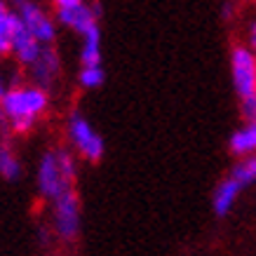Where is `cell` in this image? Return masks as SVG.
<instances>
[{
  "label": "cell",
  "mask_w": 256,
  "mask_h": 256,
  "mask_svg": "<svg viewBox=\"0 0 256 256\" xmlns=\"http://www.w3.org/2000/svg\"><path fill=\"white\" fill-rule=\"evenodd\" d=\"M50 108V92L38 85H14L0 99V113L8 130L16 136L33 132V127Z\"/></svg>",
  "instance_id": "obj_1"
},
{
  "label": "cell",
  "mask_w": 256,
  "mask_h": 256,
  "mask_svg": "<svg viewBox=\"0 0 256 256\" xmlns=\"http://www.w3.org/2000/svg\"><path fill=\"white\" fill-rule=\"evenodd\" d=\"M66 136H68L70 148H73L82 160H87V162H92V164L101 162V158H104V153H106L104 136L94 130L92 122H90L80 110H73V113L68 116V122H66Z\"/></svg>",
  "instance_id": "obj_2"
},
{
  "label": "cell",
  "mask_w": 256,
  "mask_h": 256,
  "mask_svg": "<svg viewBox=\"0 0 256 256\" xmlns=\"http://www.w3.org/2000/svg\"><path fill=\"white\" fill-rule=\"evenodd\" d=\"M52 230L62 242H73L80 233V195L76 188L52 202Z\"/></svg>",
  "instance_id": "obj_3"
},
{
  "label": "cell",
  "mask_w": 256,
  "mask_h": 256,
  "mask_svg": "<svg viewBox=\"0 0 256 256\" xmlns=\"http://www.w3.org/2000/svg\"><path fill=\"white\" fill-rule=\"evenodd\" d=\"M8 2L12 5V10H14L16 14H19L24 26L36 36V40H38L40 45L52 47V42H54V38H56L54 19L47 14L38 2H33V0H8Z\"/></svg>",
  "instance_id": "obj_4"
},
{
  "label": "cell",
  "mask_w": 256,
  "mask_h": 256,
  "mask_svg": "<svg viewBox=\"0 0 256 256\" xmlns=\"http://www.w3.org/2000/svg\"><path fill=\"white\" fill-rule=\"evenodd\" d=\"M230 76L238 96H256V52L249 45H233L230 50Z\"/></svg>",
  "instance_id": "obj_5"
},
{
  "label": "cell",
  "mask_w": 256,
  "mask_h": 256,
  "mask_svg": "<svg viewBox=\"0 0 256 256\" xmlns=\"http://www.w3.org/2000/svg\"><path fill=\"white\" fill-rule=\"evenodd\" d=\"M36 186H38L40 198H45L47 202H54L59 195L70 190L73 186L66 184V178L62 174L59 160H56V150H45L38 160V170H36Z\"/></svg>",
  "instance_id": "obj_6"
},
{
  "label": "cell",
  "mask_w": 256,
  "mask_h": 256,
  "mask_svg": "<svg viewBox=\"0 0 256 256\" xmlns=\"http://www.w3.org/2000/svg\"><path fill=\"white\" fill-rule=\"evenodd\" d=\"M54 19H56V24H62V26H66V28H70V31L80 33V36L85 38L94 26H99L101 5L99 2H82V5H78V8L56 10Z\"/></svg>",
  "instance_id": "obj_7"
},
{
  "label": "cell",
  "mask_w": 256,
  "mask_h": 256,
  "mask_svg": "<svg viewBox=\"0 0 256 256\" xmlns=\"http://www.w3.org/2000/svg\"><path fill=\"white\" fill-rule=\"evenodd\" d=\"M40 52H42V45H40L38 40H36V36H33V33L24 26V22L19 19V14H16L14 40H12V56L16 59V64H19V66H24V68H31L33 64L38 62Z\"/></svg>",
  "instance_id": "obj_8"
},
{
  "label": "cell",
  "mask_w": 256,
  "mask_h": 256,
  "mask_svg": "<svg viewBox=\"0 0 256 256\" xmlns=\"http://www.w3.org/2000/svg\"><path fill=\"white\" fill-rule=\"evenodd\" d=\"M28 73H31L33 85H38L50 92V87L54 85L56 78H59V73H62V59H59L54 47H42L38 62L28 68Z\"/></svg>",
  "instance_id": "obj_9"
},
{
  "label": "cell",
  "mask_w": 256,
  "mask_h": 256,
  "mask_svg": "<svg viewBox=\"0 0 256 256\" xmlns=\"http://www.w3.org/2000/svg\"><path fill=\"white\" fill-rule=\"evenodd\" d=\"M242 190H244V186H242L240 181H235L230 174L226 178H221L218 186L214 188V195H212V210H214V214H216L218 218L228 216Z\"/></svg>",
  "instance_id": "obj_10"
},
{
  "label": "cell",
  "mask_w": 256,
  "mask_h": 256,
  "mask_svg": "<svg viewBox=\"0 0 256 256\" xmlns=\"http://www.w3.org/2000/svg\"><path fill=\"white\" fill-rule=\"evenodd\" d=\"M228 150L240 160L256 156V122H244L242 127H238L228 139Z\"/></svg>",
  "instance_id": "obj_11"
},
{
  "label": "cell",
  "mask_w": 256,
  "mask_h": 256,
  "mask_svg": "<svg viewBox=\"0 0 256 256\" xmlns=\"http://www.w3.org/2000/svg\"><path fill=\"white\" fill-rule=\"evenodd\" d=\"M16 12L8 0H0V59L12 54V40H14Z\"/></svg>",
  "instance_id": "obj_12"
},
{
  "label": "cell",
  "mask_w": 256,
  "mask_h": 256,
  "mask_svg": "<svg viewBox=\"0 0 256 256\" xmlns=\"http://www.w3.org/2000/svg\"><path fill=\"white\" fill-rule=\"evenodd\" d=\"M101 26H94L92 31L82 38V50H80V68L90 66H101Z\"/></svg>",
  "instance_id": "obj_13"
},
{
  "label": "cell",
  "mask_w": 256,
  "mask_h": 256,
  "mask_svg": "<svg viewBox=\"0 0 256 256\" xmlns=\"http://www.w3.org/2000/svg\"><path fill=\"white\" fill-rule=\"evenodd\" d=\"M0 176L10 184H16L22 178V162L16 158L14 148L5 139H0Z\"/></svg>",
  "instance_id": "obj_14"
},
{
  "label": "cell",
  "mask_w": 256,
  "mask_h": 256,
  "mask_svg": "<svg viewBox=\"0 0 256 256\" xmlns=\"http://www.w3.org/2000/svg\"><path fill=\"white\" fill-rule=\"evenodd\" d=\"M230 176H233L235 181H240L244 188L252 186V184L256 181V156L240 160V162H238L233 170H230Z\"/></svg>",
  "instance_id": "obj_15"
},
{
  "label": "cell",
  "mask_w": 256,
  "mask_h": 256,
  "mask_svg": "<svg viewBox=\"0 0 256 256\" xmlns=\"http://www.w3.org/2000/svg\"><path fill=\"white\" fill-rule=\"evenodd\" d=\"M106 82V70L104 66H90V68L78 70V85L82 90H99Z\"/></svg>",
  "instance_id": "obj_16"
},
{
  "label": "cell",
  "mask_w": 256,
  "mask_h": 256,
  "mask_svg": "<svg viewBox=\"0 0 256 256\" xmlns=\"http://www.w3.org/2000/svg\"><path fill=\"white\" fill-rule=\"evenodd\" d=\"M56 150V160H59V167H62V174L66 178V184L73 186L76 184V176H78V162H76V156L70 153L68 148H54Z\"/></svg>",
  "instance_id": "obj_17"
},
{
  "label": "cell",
  "mask_w": 256,
  "mask_h": 256,
  "mask_svg": "<svg viewBox=\"0 0 256 256\" xmlns=\"http://www.w3.org/2000/svg\"><path fill=\"white\" fill-rule=\"evenodd\" d=\"M85 0H54V8L56 10H70V8H78L82 5Z\"/></svg>",
  "instance_id": "obj_18"
},
{
  "label": "cell",
  "mask_w": 256,
  "mask_h": 256,
  "mask_svg": "<svg viewBox=\"0 0 256 256\" xmlns=\"http://www.w3.org/2000/svg\"><path fill=\"white\" fill-rule=\"evenodd\" d=\"M10 87H12V85H8V80H5V76H2V68H0V99L8 94Z\"/></svg>",
  "instance_id": "obj_19"
},
{
  "label": "cell",
  "mask_w": 256,
  "mask_h": 256,
  "mask_svg": "<svg viewBox=\"0 0 256 256\" xmlns=\"http://www.w3.org/2000/svg\"><path fill=\"white\" fill-rule=\"evenodd\" d=\"M249 47L256 52V24H252V28H249Z\"/></svg>",
  "instance_id": "obj_20"
},
{
  "label": "cell",
  "mask_w": 256,
  "mask_h": 256,
  "mask_svg": "<svg viewBox=\"0 0 256 256\" xmlns=\"http://www.w3.org/2000/svg\"><path fill=\"white\" fill-rule=\"evenodd\" d=\"M0 120H2V113H0Z\"/></svg>",
  "instance_id": "obj_21"
},
{
  "label": "cell",
  "mask_w": 256,
  "mask_h": 256,
  "mask_svg": "<svg viewBox=\"0 0 256 256\" xmlns=\"http://www.w3.org/2000/svg\"><path fill=\"white\" fill-rule=\"evenodd\" d=\"M254 122H256V116H254Z\"/></svg>",
  "instance_id": "obj_22"
},
{
  "label": "cell",
  "mask_w": 256,
  "mask_h": 256,
  "mask_svg": "<svg viewBox=\"0 0 256 256\" xmlns=\"http://www.w3.org/2000/svg\"><path fill=\"white\" fill-rule=\"evenodd\" d=\"M254 2H256V0H254Z\"/></svg>",
  "instance_id": "obj_23"
}]
</instances>
